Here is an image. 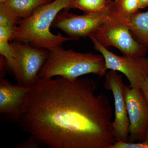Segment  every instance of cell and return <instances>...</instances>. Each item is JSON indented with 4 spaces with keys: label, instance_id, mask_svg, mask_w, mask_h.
Instances as JSON below:
<instances>
[{
    "label": "cell",
    "instance_id": "obj_1",
    "mask_svg": "<svg viewBox=\"0 0 148 148\" xmlns=\"http://www.w3.org/2000/svg\"><path fill=\"white\" fill-rule=\"evenodd\" d=\"M97 85L88 77L38 78L16 122L43 147L110 148L117 141L112 109Z\"/></svg>",
    "mask_w": 148,
    "mask_h": 148
},
{
    "label": "cell",
    "instance_id": "obj_2",
    "mask_svg": "<svg viewBox=\"0 0 148 148\" xmlns=\"http://www.w3.org/2000/svg\"><path fill=\"white\" fill-rule=\"evenodd\" d=\"M75 0H53L36 9L31 16L20 20L14 29L10 40L28 43L35 47L50 50L68 41L69 37L54 34L50 28L62 10L73 8Z\"/></svg>",
    "mask_w": 148,
    "mask_h": 148
},
{
    "label": "cell",
    "instance_id": "obj_3",
    "mask_svg": "<svg viewBox=\"0 0 148 148\" xmlns=\"http://www.w3.org/2000/svg\"><path fill=\"white\" fill-rule=\"evenodd\" d=\"M107 70L102 54L77 52L72 49H64L60 46L49 50L38 78L60 76L75 79L89 74L101 77L106 75Z\"/></svg>",
    "mask_w": 148,
    "mask_h": 148
},
{
    "label": "cell",
    "instance_id": "obj_4",
    "mask_svg": "<svg viewBox=\"0 0 148 148\" xmlns=\"http://www.w3.org/2000/svg\"><path fill=\"white\" fill-rule=\"evenodd\" d=\"M98 42L106 48H116L123 55L145 56L148 47L134 37L127 26L125 16L113 6L108 17L93 34Z\"/></svg>",
    "mask_w": 148,
    "mask_h": 148
},
{
    "label": "cell",
    "instance_id": "obj_5",
    "mask_svg": "<svg viewBox=\"0 0 148 148\" xmlns=\"http://www.w3.org/2000/svg\"><path fill=\"white\" fill-rule=\"evenodd\" d=\"M10 43L15 56L11 71L17 84L30 88L38 78L39 73L47 58L49 50L19 41L13 40Z\"/></svg>",
    "mask_w": 148,
    "mask_h": 148
},
{
    "label": "cell",
    "instance_id": "obj_6",
    "mask_svg": "<svg viewBox=\"0 0 148 148\" xmlns=\"http://www.w3.org/2000/svg\"><path fill=\"white\" fill-rule=\"evenodd\" d=\"M113 2L104 10L82 15H77L64 10L57 14L51 27L60 29L72 40L88 37L94 34L108 17L112 9Z\"/></svg>",
    "mask_w": 148,
    "mask_h": 148
},
{
    "label": "cell",
    "instance_id": "obj_7",
    "mask_svg": "<svg viewBox=\"0 0 148 148\" xmlns=\"http://www.w3.org/2000/svg\"><path fill=\"white\" fill-rule=\"evenodd\" d=\"M88 38L93 44L94 48L104 57L107 70L121 72L127 78L130 87L140 88L148 77V58L145 56L116 55L101 45L93 34Z\"/></svg>",
    "mask_w": 148,
    "mask_h": 148
},
{
    "label": "cell",
    "instance_id": "obj_8",
    "mask_svg": "<svg viewBox=\"0 0 148 148\" xmlns=\"http://www.w3.org/2000/svg\"><path fill=\"white\" fill-rule=\"evenodd\" d=\"M104 87L112 92L115 107V118L112 122L114 135L117 141L127 142L130 123L127 113L126 94L130 86L124 84L122 76L116 71L107 72Z\"/></svg>",
    "mask_w": 148,
    "mask_h": 148
},
{
    "label": "cell",
    "instance_id": "obj_9",
    "mask_svg": "<svg viewBox=\"0 0 148 148\" xmlns=\"http://www.w3.org/2000/svg\"><path fill=\"white\" fill-rule=\"evenodd\" d=\"M126 102L130 123L128 142H143L148 127V105L141 89L130 86Z\"/></svg>",
    "mask_w": 148,
    "mask_h": 148
},
{
    "label": "cell",
    "instance_id": "obj_10",
    "mask_svg": "<svg viewBox=\"0 0 148 148\" xmlns=\"http://www.w3.org/2000/svg\"><path fill=\"white\" fill-rule=\"evenodd\" d=\"M30 88L14 85L0 78V113L10 120L17 122L24 112Z\"/></svg>",
    "mask_w": 148,
    "mask_h": 148
},
{
    "label": "cell",
    "instance_id": "obj_11",
    "mask_svg": "<svg viewBox=\"0 0 148 148\" xmlns=\"http://www.w3.org/2000/svg\"><path fill=\"white\" fill-rule=\"evenodd\" d=\"M51 1L52 0H5L0 3V8L19 21L31 16L40 6Z\"/></svg>",
    "mask_w": 148,
    "mask_h": 148
},
{
    "label": "cell",
    "instance_id": "obj_12",
    "mask_svg": "<svg viewBox=\"0 0 148 148\" xmlns=\"http://www.w3.org/2000/svg\"><path fill=\"white\" fill-rule=\"evenodd\" d=\"M125 16V21L132 35L148 48V11L137 12Z\"/></svg>",
    "mask_w": 148,
    "mask_h": 148
},
{
    "label": "cell",
    "instance_id": "obj_13",
    "mask_svg": "<svg viewBox=\"0 0 148 148\" xmlns=\"http://www.w3.org/2000/svg\"><path fill=\"white\" fill-rule=\"evenodd\" d=\"M112 0H75L73 8H77L85 13L101 11L112 4Z\"/></svg>",
    "mask_w": 148,
    "mask_h": 148
},
{
    "label": "cell",
    "instance_id": "obj_14",
    "mask_svg": "<svg viewBox=\"0 0 148 148\" xmlns=\"http://www.w3.org/2000/svg\"><path fill=\"white\" fill-rule=\"evenodd\" d=\"M114 8L125 16H128L140 10L139 0H114Z\"/></svg>",
    "mask_w": 148,
    "mask_h": 148
},
{
    "label": "cell",
    "instance_id": "obj_15",
    "mask_svg": "<svg viewBox=\"0 0 148 148\" xmlns=\"http://www.w3.org/2000/svg\"><path fill=\"white\" fill-rule=\"evenodd\" d=\"M8 40H0V53L5 59L6 65L11 70L14 64L15 56Z\"/></svg>",
    "mask_w": 148,
    "mask_h": 148
},
{
    "label": "cell",
    "instance_id": "obj_16",
    "mask_svg": "<svg viewBox=\"0 0 148 148\" xmlns=\"http://www.w3.org/2000/svg\"><path fill=\"white\" fill-rule=\"evenodd\" d=\"M110 148H148V143L145 141L135 143L116 141Z\"/></svg>",
    "mask_w": 148,
    "mask_h": 148
},
{
    "label": "cell",
    "instance_id": "obj_17",
    "mask_svg": "<svg viewBox=\"0 0 148 148\" xmlns=\"http://www.w3.org/2000/svg\"><path fill=\"white\" fill-rule=\"evenodd\" d=\"M40 145L34 137L30 136L27 140L14 146L15 148H38Z\"/></svg>",
    "mask_w": 148,
    "mask_h": 148
},
{
    "label": "cell",
    "instance_id": "obj_18",
    "mask_svg": "<svg viewBox=\"0 0 148 148\" xmlns=\"http://www.w3.org/2000/svg\"><path fill=\"white\" fill-rule=\"evenodd\" d=\"M140 89L142 90L148 105V77L143 82Z\"/></svg>",
    "mask_w": 148,
    "mask_h": 148
},
{
    "label": "cell",
    "instance_id": "obj_19",
    "mask_svg": "<svg viewBox=\"0 0 148 148\" xmlns=\"http://www.w3.org/2000/svg\"><path fill=\"white\" fill-rule=\"evenodd\" d=\"M140 9H144L148 6V0H139Z\"/></svg>",
    "mask_w": 148,
    "mask_h": 148
},
{
    "label": "cell",
    "instance_id": "obj_20",
    "mask_svg": "<svg viewBox=\"0 0 148 148\" xmlns=\"http://www.w3.org/2000/svg\"><path fill=\"white\" fill-rule=\"evenodd\" d=\"M144 141L148 142V127L147 130V133H146L145 137V140Z\"/></svg>",
    "mask_w": 148,
    "mask_h": 148
}]
</instances>
